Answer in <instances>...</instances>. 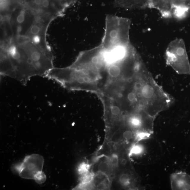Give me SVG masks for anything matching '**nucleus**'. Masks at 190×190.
Masks as SVG:
<instances>
[{
    "label": "nucleus",
    "mask_w": 190,
    "mask_h": 190,
    "mask_svg": "<svg viewBox=\"0 0 190 190\" xmlns=\"http://www.w3.org/2000/svg\"><path fill=\"white\" fill-rule=\"evenodd\" d=\"M43 165L42 156L33 154L26 156L22 162L15 165L14 169L21 178L35 180L37 175L42 172Z\"/></svg>",
    "instance_id": "obj_1"
},
{
    "label": "nucleus",
    "mask_w": 190,
    "mask_h": 190,
    "mask_svg": "<svg viewBox=\"0 0 190 190\" xmlns=\"http://www.w3.org/2000/svg\"><path fill=\"white\" fill-rule=\"evenodd\" d=\"M171 189L173 190H190V175L185 172L173 173L170 176Z\"/></svg>",
    "instance_id": "obj_2"
},
{
    "label": "nucleus",
    "mask_w": 190,
    "mask_h": 190,
    "mask_svg": "<svg viewBox=\"0 0 190 190\" xmlns=\"http://www.w3.org/2000/svg\"><path fill=\"white\" fill-rule=\"evenodd\" d=\"M132 177L128 172H124L119 178V182L121 185L125 188L132 187Z\"/></svg>",
    "instance_id": "obj_3"
},
{
    "label": "nucleus",
    "mask_w": 190,
    "mask_h": 190,
    "mask_svg": "<svg viewBox=\"0 0 190 190\" xmlns=\"http://www.w3.org/2000/svg\"><path fill=\"white\" fill-rule=\"evenodd\" d=\"M113 164L110 161H104L101 162L98 165L99 171L102 173L107 175L111 172Z\"/></svg>",
    "instance_id": "obj_4"
},
{
    "label": "nucleus",
    "mask_w": 190,
    "mask_h": 190,
    "mask_svg": "<svg viewBox=\"0 0 190 190\" xmlns=\"http://www.w3.org/2000/svg\"><path fill=\"white\" fill-rule=\"evenodd\" d=\"M144 151L143 146L140 144L135 143L133 144L129 150L128 156L132 157L133 156H138L141 155Z\"/></svg>",
    "instance_id": "obj_5"
},
{
    "label": "nucleus",
    "mask_w": 190,
    "mask_h": 190,
    "mask_svg": "<svg viewBox=\"0 0 190 190\" xmlns=\"http://www.w3.org/2000/svg\"><path fill=\"white\" fill-rule=\"evenodd\" d=\"M142 2L144 3H147L148 1L151 0H141ZM153 1V2L156 4L161 5H173L176 4L185 2L189 1V0H151Z\"/></svg>",
    "instance_id": "obj_6"
},
{
    "label": "nucleus",
    "mask_w": 190,
    "mask_h": 190,
    "mask_svg": "<svg viewBox=\"0 0 190 190\" xmlns=\"http://www.w3.org/2000/svg\"><path fill=\"white\" fill-rule=\"evenodd\" d=\"M152 133L145 131H138L134 134V140L137 142L142 140L149 138Z\"/></svg>",
    "instance_id": "obj_7"
},
{
    "label": "nucleus",
    "mask_w": 190,
    "mask_h": 190,
    "mask_svg": "<svg viewBox=\"0 0 190 190\" xmlns=\"http://www.w3.org/2000/svg\"><path fill=\"white\" fill-rule=\"evenodd\" d=\"M129 123L133 128H138L142 124L141 118L139 115H134L129 119Z\"/></svg>",
    "instance_id": "obj_8"
},
{
    "label": "nucleus",
    "mask_w": 190,
    "mask_h": 190,
    "mask_svg": "<svg viewBox=\"0 0 190 190\" xmlns=\"http://www.w3.org/2000/svg\"><path fill=\"white\" fill-rule=\"evenodd\" d=\"M153 88L151 85H145L142 88V94L144 97L146 98H151L153 96Z\"/></svg>",
    "instance_id": "obj_9"
},
{
    "label": "nucleus",
    "mask_w": 190,
    "mask_h": 190,
    "mask_svg": "<svg viewBox=\"0 0 190 190\" xmlns=\"http://www.w3.org/2000/svg\"><path fill=\"white\" fill-rule=\"evenodd\" d=\"M90 165L86 163H82L78 168V172L80 174L84 175L87 173L89 169H90Z\"/></svg>",
    "instance_id": "obj_10"
},
{
    "label": "nucleus",
    "mask_w": 190,
    "mask_h": 190,
    "mask_svg": "<svg viewBox=\"0 0 190 190\" xmlns=\"http://www.w3.org/2000/svg\"><path fill=\"white\" fill-rule=\"evenodd\" d=\"M123 137L125 140H129L134 138V134L130 130L125 131L123 134Z\"/></svg>",
    "instance_id": "obj_11"
},
{
    "label": "nucleus",
    "mask_w": 190,
    "mask_h": 190,
    "mask_svg": "<svg viewBox=\"0 0 190 190\" xmlns=\"http://www.w3.org/2000/svg\"><path fill=\"white\" fill-rule=\"evenodd\" d=\"M109 187L108 183L106 180H104L98 184L97 186V189L99 190H104L108 189Z\"/></svg>",
    "instance_id": "obj_12"
},
{
    "label": "nucleus",
    "mask_w": 190,
    "mask_h": 190,
    "mask_svg": "<svg viewBox=\"0 0 190 190\" xmlns=\"http://www.w3.org/2000/svg\"><path fill=\"white\" fill-rule=\"evenodd\" d=\"M40 31V28L39 26L37 25H34L32 26L30 29V33L34 35H37Z\"/></svg>",
    "instance_id": "obj_13"
},
{
    "label": "nucleus",
    "mask_w": 190,
    "mask_h": 190,
    "mask_svg": "<svg viewBox=\"0 0 190 190\" xmlns=\"http://www.w3.org/2000/svg\"><path fill=\"white\" fill-rule=\"evenodd\" d=\"M25 12L23 11H22L20 14L18 15L17 18V21L19 23H22L25 20Z\"/></svg>",
    "instance_id": "obj_14"
},
{
    "label": "nucleus",
    "mask_w": 190,
    "mask_h": 190,
    "mask_svg": "<svg viewBox=\"0 0 190 190\" xmlns=\"http://www.w3.org/2000/svg\"><path fill=\"white\" fill-rule=\"evenodd\" d=\"M177 54L179 56H183L185 54V50L184 48L180 47L177 49Z\"/></svg>",
    "instance_id": "obj_15"
},
{
    "label": "nucleus",
    "mask_w": 190,
    "mask_h": 190,
    "mask_svg": "<svg viewBox=\"0 0 190 190\" xmlns=\"http://www.w3.org/2000/svg\"><path fill=\"white\" fill-rule=\"evenodd\" d=\"M32 40L33 42L35 44H39L40 42L41 38L40 37L37 35H35L33 36L32 38Z\"/></svg>",
    "instance_id": "obj_16"
},
{
    "label": "nucleus",
    "mask_w": 190,
    "mask_h": 190,
    "mask_svg": "<svg viewBox=\"0 0 190 190\" xmlns=\"http://www.w3.org/2000/svg\"><path fill=\"white\" fill-rule=\"evenodd\" d=\"M128 99L130 101H133L135 99V95L134 93L132 92L130 93V94H128Z\"/></svg>",
    "instance_id": "obj_17"
},
{
    "label": "nucleus",
    "mask_w": 190,
    "mask_h": 190,
    "mask_svg": "<svg viewBox=\"0 0 190 190\" xmlns=\"http://www.w3.org/2000/svg\"><path fill=\"white\" fill-rule=\"evenodd\" d=\"M42 5L43 7H47L49 5V2L48 0H44L42 2Z\"/></svg>",
    "instance_id": "obj_18"
},
{
    "label": "nucleus",
    "mask_w": 190,
    "mask_h": 190,
    "mask_svg": "<svg viewBox=\"0 0 190 190\" xmlns=\"http://www.w3.org/2000/svg\"><path fill=\"white\" fill-rule=\"evenodd\" d=\"M135 87L136 89H140L142 87V85L140 83H137L135 85Z\"/></svg>",
    "instance_id": "obj_19"
},
{
    "label": "nucleus",
    "mask_w": 190,
    "mask_h": 190,
    "mask_svg": "<svg viewBox=\"0 0 190 190\" xmlns=\"http://www.w3.org/2000/svg\"><path fill=\"white\" fill-rule=\"evenodd\" d=\"M127 163V160L126 159H123L121 161V164L123 165H125Z\"/></svg>",
    "instance_id": "obj_20"
},
{
    "label": "nucleus",
    "mask_w": 190,
    "mask_h": 190,
    "mask_svg": "<svg viewBox=\"0 0 190 190\" xmlns=\"http://www.w3.org/2000/svg\"><path fill=\"white\" fill-rule=\"evenodd\" d=\"M1 29L4 30L5 29L6 27V24L4 23H1Z\"/></svg>",
    "instance_id": "obj_21"
},
{
    "label": "nucleus",
    "mask_w": 190,
    "mask_h": 190,
    "mask_svg": "<svg viewBox=\"0 0 190 190\" xmlns=\"http://www.w3.org/2000/svg\"><path fill=\"white\" fill-rule=\"evenodd\" d=\"M34 2H35L36 4L39 5L40 4L41 2V0H35Z\"/></svg>",
    "instance_id": "obj_22"
}]
</instances>
